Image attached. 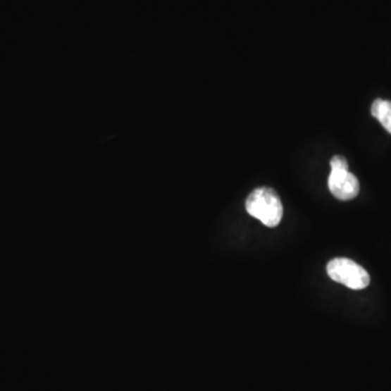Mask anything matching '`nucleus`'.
<instances>
[{
    "mask_svg": "<svg viewBox=\"0 0 391 391\" xmlns=\"http://www.w3.org/2000/svg\"><path fill=\"white\" fill-rule=\"evenodd\" d=\"M246 210L268 228H275L282 221L284 209L280 196L273 188L260 187L247 198Z\"/></svg>",
    "mask_w": 391,
    "mask_h": 391,
    "instance_id": "obj_1",
    "label": "nucleus"
},
{
    "mask_svg": "<svg viewBox=\"0 0 391 391\" xmlns=\"http://www.w3.org/2000/svg\"><path fill=\"white\" fill-rule=\"evenodd\" d=\"M330 168H332V170H348V162L344 156H335L330 160Z\"/></svg>",
    "mask_w": 391,
    "mask_h": 391,
    "instance_id": "obj_5",
    "label": "nucleus"
},
{
    "mask_svg": "<svg viewBox=\"0 0 391 391\" xmlns=\"http://www.w3.org/2000/svg\"><path fill=\"white\" fill-rule=\"evenodd\" d=\"M372 116L380 122L385 130L391 134V101L376 99L372 104Z\"/></svg>",
    "mask_w": 391,
    "mask_h": 391,
    "instance_id": "obj_4",
    "label": "nucleus"
},
{
    "mask_svg": "<svg viewBox=\"0 0 391 391\" xmlns=\"http://www.w3.org/2000/svg\"><path fill=\"white\" fill-rule=\"evenodd\" d=\"M328 188L339 200H351L360 192V184L356 175L349 170H332L328 178Z\"/></svg>",
    "mask_w": 391,
    "mask_h": 391,
    "instance_id": "obj_3",
    "label": "nucleus"
},
{
    "mask_svg": "<svg viewBox=\"0 0 391 391\" xmlns=\"http://www.w3.org/2000/svg\"><path fill=\"white\" fill-rule=\"evenodd\" d=\"M328 274L334 282L345 285L350 290H364L370 285L371 278L364 268L347 258H336L328 264Z\"/></svg>",
    "mask_w": 391,
    "mask_h": 391,
    "instance_id": "obj_2",
    "label": "nucleus"
}]
</instances>
